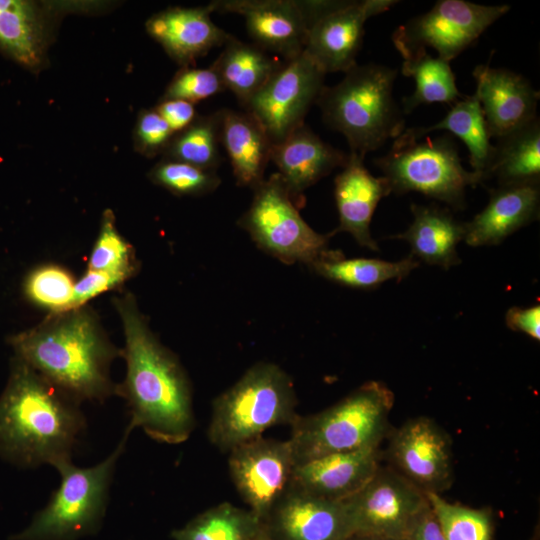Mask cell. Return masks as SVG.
<instances>
[{
	"label": "cell",
	"mask_w": 540,
	"mask_h": 540,
	"mask_svg": "<svg viewBox=\"0 0 540 540\" xmlns=\"http://www.w3.org/2000/svg\"><path fill=\"white\" fill-rule=\"evenodd\" d=\"M122 321L126 377L116 385L130 409L129 426L167 444L186 441L195 427L192 388L178 358L151 331L131 294L114 300Z\"/></svg>",
	"instance_id": "obj_1"
},
{
	"label": "cell",
	"mask_w": 540,
	"mask_h": 540,
	"mask_svg": "<svg viewBox=\"0 0 540 540\" xmlns=\"http://www.w3.org/2000/svg\"><path fill=\"white\" fill-rule=\"evenodd\" d=\"M79 404L16 357L0 397V454L27 467L71 459L86 426Z\"/></svg>",
	"instance_id": "obj_2"
},
{
	"label": "cell",
	"mask_w": 540,
	"mask_h": 540,
	"mask_svg": "<svg viewBox=\"0 0 540 540\" xmlns=\"http://www.w3.org/2000/svg\"><path fill=\"white\" fill-rule=\"evenodd\" d=\"M11 344L17 358L78 402L102 401L116 392L109 368L122 351L85 306L50 315L13 336Z\"/></svg>",
	"instance_id": "obj_3"
},
{
	"label": "cell",
	"mask_w": 540,
	"mask_h": 540,
	"mask_svg": "<svg viewBox=\"0 0 540 540\" xmlns=\"http://www.w3.org/2000/svg\"><path fill=\"white\" fill-rule=\"evenodd\" d=\"M397 69L356 64L334 86H324L316 104L324 122L344 135L350 152L364 158L405 130L393 88Z\"/></svg>",
	"instance_id": "obj_4"
},
{
	"label": "cell",
	"mask_w": 540,
	"mask_h": 540,
	"mask_svg": "<svg viewBox=\"0 0 540 540\" xmlns=\"http://www.w3.org/2000/svg\"><path fill=\"white\" fill-rule=\"evenodd\" d=\"M393 392L368 381L334 405L292 422L288 439L296 465L322 456L379 448L391 432Z\"/></svg>",
	"instance_id": "obj_5"
},
{
	"label": "cell",
	"mask_w": 540,
	"mask_h": 540,
	"mask_svg": "<svg viewBox=\"0 0 540 540\" xmlns=\"http://www.w3.org/2000/svg\"><path fill=\"white\" fill-rule=\"evenodd\" d=\"M296 406L290 376L274 363H256L213 401L208 439L228 453L268 428L291 425L299 415Z\"/></svg>",
	"instance_id": "obj_6"
},
{
	"label": "cell",
	"mask_w": 540,
	"mask_h": 540,
	"mask_svg": "<svg viewBox=\"0 0 540 540\" xmlns=\"http://www.w3.org/2000/svg\"><path fill=\"white\" fill-rule=\"evenodd\" d=\"M374 163L390 193L418 192L453 209H463L466 188L482 182L463 167L457 145L447 134L419 139L400 134L392 148Z\"/></svg>",
	"instance_id": "obj_7"
},
{
	"label": "cell",
	"mask_w": 540,
	"mask_h": 540,
	"mask_svg": "<svg viewBox=\"0 0 540 540\" xmlns=\"http://www.w3.org/2000/svg\"><path fill=\"white\" fill-rule=\"evenodd\" d=\"M132 430L128 425L113 452L92 467L80 468L71 459L57 463L60 486L29 527L13 539L70 540L94 529L105 511L114 469Z\"/></svg>",
	"instance_id": "obj_8"
},
{
	"label": "cell",
	"mask_w": 540,
	"mask_h": 540,
	"mask_svg": "<svg viewBox=\"0 0 540 540\" xmlns=\"http://www.w3.org/2000/svg\"><path fill=\"white\" fill-rule=\"evenodd\" d=\"M253 191L252 202L237 223L261 250L285 264L299 262L309 267L342 254L328 248L331 233L316 232L302 218L278 173Z\"/></svg>",
	"instance_id": "obj_9"
},
{
	"label": "cell",
	"mask_w": 540,
	"mask_h": 540,
	"mask_svg": "<svg viewBox=\"0 0 540 540\" xmlns=\"http://www.w3.org/2000/svg\"><path fill=\"white\" fill-rule=\"evenodd\" d=\"M509 9L508 5L439 0L426 13L400 25L391 38L403 58L433 48L437 57L450 62L472 46Z\"/></svg>",
	"instance_id": "obj_10"
},
{
	"label": "cell",
	"mask_w": 540,
	"mask_h": 540,
	"mask_svg": "<svg viewBox=\"0 0 540 540\" xmlns=\"http://www.w3.org/2000/svg\"><path fill=\"white\" fill-rule=\"evenodd\" d=\"M325 73L304 53L286 60L243 106L276 144L297 128L323 89Z\"/></svg>",
	"instance_id": "obj_11"
},
{
	"label": "cell",
	"mask_w": 540,
	"mask_h": 540,
	"mask_svg": "<svg viewBox=\"0 0 540 540\" xmlns=\"http://www.w3.org/2000/svg\"><path fill=\"white\" fill-rule=\"evenodd\" d=\"M341 502L351 536L404 540L411 523L428 504V499L425 493L381 463L358 492Z\"/></svg>",
	"instance_id": "obj_12"
},
{
	"label": "cell",
	"mask_w": 540,
	"mask_h": 540,
	"mask_svg": "<svg viewBox=\"0 0 540 540\" xmlns=\"http://www.w3.org/2000/svg\"><path fill=\"white\" fill-rule=\"evenodd\" d=\"M385 458L391 469L425 494L450 488L453 478L452 442L432 418L419 416L391 430Z\"/></svg>",
	"instance_id": "obj_13"
},
{
	"label": "cell",
	"mask_w": 540,
	"mask_h": 540,
	"mask_svg": "<svg viewBox=\"0 0 540 540\" xmlns=\"http://www.w3.org/2000/svg\"><path fill=\"white\" fill-rule=\"evenodd\" d=\"M231 480L261 521L290 485L296 465L289 440L260 436L229 452Z\"/></svg>",
	"instance_id": "obj_14"
},
{
	"label": "cell",
	"mask_w": 540,
	"mask_h": 540,
	"mask_svg": "<svg viewBox=\"0 0 540 540\" xmlns=\"http://www.w3.org/2000/svg\"><path fill=\"white\" fill-rule=\"evenodd\" d=\"M394 0L333 1L308 27L304 53L326 74L357 64L366 21L397 4Z\"/></svg>",
	"instance_id": "obj_15"
},
{
	"label": "cell",
	"mask_w": 540,
	"mask_h": 540,
	"mask_svg": "<svg viewBox=\"0 0 540 540\" xmlns=\"http://www.w3.org/2000/svg\"><path fill=\"white\" fill-rule=\"evenodd\" d=\"M262 524L273 540H346L351 536L342 502L310 495L291 482Z\"/></svg>",
	"instance_id": "obj_16"
},
{
	"label": "cell",
	"mask_w": 540,
	"mask_h": 540,
	"mask_svg": "<svg viewBox=\"0 0 540 540\" xmlns=\"http://www.w3.org/2000/svg\"><path fill=\"white\" fill-rule=\"evenodd\" d=\"M208 5L212 12L243 16L253 43L285 61L304 51L308 22L300 0H217Z\"/></svg>",
	"instance_id": "obj_17"
},
{
	"label": "cell",
	"mask_w": 540,
	"mask_h": 540,
	"mask_svg": "<svg viewBox=\"0 0 540 540\" xmlns=\"http://www.w3.org/2000/svg\"><path fill=\"white\" fill-rule=\"evenodd\" d=\"M477 98L490 138H500L537 118L539 92L521 74L489 64L475 67Z\"/></svg>",
	"instance_id": "obj_18"
},
{
	"label": "cell",
	"mask_w": 540,
	"mask_h": 540,
	"mask_svg": "<svg viewBox=\"0 0 540 540\" xmlns=\"http://www.w3.org/2000/svg\"><path fill=\"white\" fill-rule=\"evenodd\" d=\"M382 459L380 448L322 456L295 465L291 483L310 495L341 502L370 480Z\"/></svg>",
	"instance_id": "obj_19"
},
{
	"label": "cell",
	"mask_w": 540,
	"mask_h": 540,
	"mask_svg": "<svg viewBox=\"0 0 540 540\" xmlns=\"http://www.w3.org/2000/svg\"><path fill=\"white\" fill-rule=\"evenodd\" d=\"M348 156L303 124L282 141L272 144L270 161L278 168L277 173L291 198L301 208L304 191L334 169L343 167Z\"/></svg>",
	"instance_id": "obj_20"
},
{
	"label": "cell",
	"mask_w": 540,
	"mask_h": 540,
	"mask_svg": "<svg viewBox=\"0 0 540 540\" xmlns=\"http://www.w3.org/2000/svg\"><path fill=\"white\" fill-rule=\"evenodd\" d=\"M209 5L172 7L153 15L146 23L149 35L182 67H189L211 49L224 46L233 35L217 26Z\"/></svg>",
	"instance_id": "obj_21"
},
{
	"label": "cell",
	"mask_w": 540,
	"mask_h": 540,
	"mask_svg": "<svg viewBox=\"0 0 540 540\" xmlns=\"http://www.w3.org/2000/svg\"><path fill=\"white\" fill-rule=\"evenodd\" d=\"M363 160L350 152L342 171L335 177L334 197L339 225L331 235L348 232L360 246L378 251L370 233V223L380 200L391 193L386 180L372 175Z\"/></svg>",
	"instance_id": "obj_22"
},
{
	"label": "cell",
	"mask_w": 540,
	"mask_h": 540,
	"mask_svg": "<svg viewBox=\"0 0 540 540\" xmlns=\"http://www.w3.org/2000/svg\"><path fill=\"white\" fill-rule=\"evenodd\" d=\"M538 184L505 185L490 192L485 208L465 223L469 246L500 244L509 235L538 219Z\"/></svg>",
	"instance_id": "obj_23"
},
{
	"label": "cell",
	"mask_w": 540,
	"mask_h": 540,
	"mask_svg": "<svg viewBox=\"0 0 540 540\" xmlns=\"http://www.w3.org/2000/svg\"><path fill=\"white\" fill-rule=\"evenodd\" d=\"M220 143L230 160L237 185L254 189L264 180L272 142L247 111L218 110Z\"/></svg>",
	"instance_id": "obj_24"
},
{
	"label": "cell",
	"mask_w": 540,
	"mask_h": 540,
	"mask_svg": "<svg viewBox=\"0 0 540 540\" xmlns=\"http://www.w3.org/2000/svg\"><path fill=\"white\" fill-rule=\"evenodd\" d=\"M413 222L393 238L405 240L411 255L425 263L449 269L460 263L457 246L464 240L465 223L444 208L412 204Z\"/></svg>",
	"instance_id": "obj_25"
},
{
	"label": "cell",
	"mask_w": 540,
	"mask_h": 540,
	"mask_svg": "<svg viewBox=\"0 0 540 540\" xmlns=\"http://www.w3.org/2000/svg\"><path fill=\"white\" fill-rule=\"evenodd\" d=\"M438 130H446L465 143L472 171L481 181L486 180L494 145L490 142L482 109L475 95L463 96L452 104L439 122L425 127L407 128L401 134L411 139H419Z\"/></svg>",
	"instance_id": "obj_26"
},
{
	"label": "cell",
	"mask_w": 540,
	"mask_h": 540,
	"mask_svg": "<svg viewBox=\"0 0 540 540\" xmlns=\"http://www.w3.org/2000/svg\"><path fill=\"white\" fill-rule=\"evenodd\" d=\"M267 51L234 36L212 63L226 88L244 106L281 66Z\"/></svg>",
	"instance_id": "obj_27"
},
{
	"label": "cell",
	"mask_w": 540,
	"mask_h": 540,
	"mask_svg": "<svg viewBox=\"0 0 540 540\" xmlns=\"http://www.w3.org/2000/svg\"><path fill=\"white\" fill-rule=\"evenodd\" d=\"M496 178L499 186L538 184L540 181V122L528 124L498 138L486 180Z\"/></svg>",
	"instance_id": "obj_28"
},
{
	"label": "cell",
	"mask_w": 540,
	"mask_h": 540,
	"mask_svg": "<svg viewBox=\"0 0 540 540\" xmlns=\"http://www.w3.org/2000/svg\"><path fill=\"white\" fill-rule=\"evenodd\" d=\"M46 32L41 12L28 1L0 0V48L34 68L43 60Z\"/></svg>",
	"instance_id": "obj_29"
},
{
	"label": "cell",
	"mask_w": 540,
	"mask_h": 540,
	"mask_svg": "<svg viewBox=\"0 0 540 540\" xmlns=\"http://www.w3.org/2000/svg\"><path fill=\"white\" fill-rule=\"evenodd\" d=\"M419 266L412 255L396 261L375 258H344L343 253L313 263L310 268L334 283L358 289L375 288L382 283L402 280Z\"/></svg>",
	"instance_id": "obj_30"
},
{
	"label": "cell",
	"mask_w": 540,
	"mask_h": 540,
	"mask_svg": "<svg viewBox=\"0 0 540 540\" xmlns=\"http://www.w3.org/2000/svg\"><path fill=\"white\" fill-rule=\"evenodd\" d=\"M403 59L402 74L415 81L413 94L403 98L404 114L411 113L422 104L452 105L463 97L449 62L433 57L426 51Z\"/></svg>",
	"instance_id": "obj_31"
},
{
	"label": "cell",
	"mask_w": 540,
	"mask_h": 540,
	"mask_svg": "<svg viewBox=\"0 0 540 540\" xmlns=\"http://www.w3.org/2000/svg\"><path fill=\"white\" fill-rule=\"evenodd\" d=\"M263 529L262 521L249 509L220 503L198 514L172 532L174 540H253Z\"/></svg>",
	"instance_id": "obj_32"
},
{
	"label": "cell",
	"mask_w": 540,
	"mask_h": 540,
	"mask_svg": "<svg viewBox=\"0 0 540 540\" xmlns=\"http://www.w3.org/2000/svg\"><path fill=\"white\" fill-rule=\"evenodd\" d=\"M219 111L198 116L185 130L175 134L163 153L165 159L216 171L222 162L220 154Z\"/></svg>",
	"instance_id": "obj_33"
},
{
	"label": "cell",
	"mask_w": 540,
	"mask_h": 540,
	"mask_svg": "<svg viewBox=\"0 0 540 540\" xmlns=\"http://www.w3.org/2000/svg\"><path fill=\"white\" fill-rule=\"evenodd\" d=\"M120 277L124 281L138 270L132 245L119 233L112 211L103 213L98 237L94 243L88 268Z\"/></svg>",
	"instance_id": "obj_34"
},
{
	"label": "cell",
	"mask_w": 540,
	"mask_h": 540,
	"mask_svg": "<svg viewBox=\"0 0 540 540\" xmlns=\"http://www.w3.org/2000/svg\"><path fill=\"white\" fill-rule=\"evenodd\" d=\"M426 496L445 540H491L493 524L488 509L450 503L436 493Z\"/></svg>",
	"instance_id": "obj_35"
},
{
	"label": "cell",
	"mask_w": 540,
	"mask_h": 540,
	"mask_svg": "<svg viewBox=\"0 0 540 540\" xmlns=\"http://www.w3.org/2000/svg\"><path fill=\"white\" fill-rule=\"evenodd\" d=\"M75 279L56 264L36 267L27 275L24 293L28 300L50 312V315L73 310Z\"/></svg>",
	"instance_id": "obj_36"
},
{
	"label": "cell",
	"mask_w": 540,
	"mask_h": 540,
	"mask_svg": "<svg viewBox=\"0 0 540 540\" xmlns=\"http://www.w3.org/2000/svg\"><path fill=\"white\" fill-rule=\"evenodd\" d=\"M155 184L179 196H201L213 192L221 184L216 171L163 159L149 173Z\"/></svg>",
	"instance_id": "obj_37"
},
{
	"label": "cell",
	"mask_w": 540,
	"mask_h": 540,
	"mask_svg": "<svg viewBox=\"0 0 540 540\" xmlns=\"http://www.w3.org/2000/svg\"><path fill=\"white\" fill-rule=\"evenodd\" d=\"M216 68L182 67L169 83L163 98L186 100L193 104L225 91Z\"/></svg>",
	"instance_id": "obj_38"
},
{
	"label": "cell",
	"mask_w": 540,
	"mask_h": 540,
	"mask_svg": "<svg viewBox=\"0 0 540 540\" xmlns=\"http://www.w3.org/2000/svg\"><path fill=\"white\" fill-rule=\"evenodd\" d=\"M174 133L155 110H143L138 116L135 127L137 149L148 157L164 153Z\"/></svg>",
	"instance_id": "obj_39"
},
{
	"label": "cell",
	"mask_w": 540,
	"mask_h": 540,
	"mask_svg": "<svg viewBox=\"0 0 540 540\" xmlns=\"http://www.w3.org/2000/svg\"><path fill=\"white\" fill-rule=\"evenodd\" d=\"M125 281L118 276L87 269L75 282L73 309L85 306L92 298L115 289Z\"/></svg>",
	"instance_id": "obj_40"
},
{
	"label": "cell",
	"mask_w": 540,
	"mask_h": 540,
	"mask_svg": "<svg viewBox=\"0 0 540 540\" xmlns=\"http://www.w3.org/2000/svg\"><path fill=\"white\" fill-rule=\"evenodd\" d=\"M155 110L174 135L188 128L198 117L195 104L176 98H162Z\"/></svg>",
	"instance_id": "obj_41"
},
{
	"label": "cell",
	"mask_w": 540,
	"mask_h": 540,
	"mask_svg": "<svg viewBox=\"0 0 540 540\" xmlns=\"http://www.w3.org/2000/svg\"><path fill=\"white\" fill-rule=\"evenodd\" d=\"M505 323L513 331L540 339V306L511 307L505 315Z\"/></svg>",
	"instance_id": "obj_42"
},
{
	"label": "cell",
	"mask_w": 540,
	"mask_h": 540,
	"mask_svg": "<svg viewBox=\"0 0 540 540\" xmlns=\"http://www.w3.org/2000/svg\"><path fill=\"white\" fill-rule=\"evenodd\" d=\"M404 540H445L429 501L414 518Z\"/></svg>",
	"instance_id": "obj_43"
},
{
	"label": "cell",
	"mask_w": 540,
	"mask_h": 540,
	"mask_svg": "<svg viewBox=\"0 0 540 540\" xmlns=\"http://www.w3.org/2000/svg\"><path fill=\"white\" fill-rule=\"evenodd\" d=\"M346 540H396V539L382 538V537H376V536L352 535Z\"/></svg>",
	"instance_id": "obj_44"
},
{
	"label": "cell",
	"mask_w": 540,
	"mask_h": 540,
	"mask_svg": "<svg viewBox=\"0 0 540 540\" xmlns=\"http://www.w3.org/2000/svg\"><path fill=\"white\" fill-rule=\"evenodd\" d=\"M253 540H273V539L269 537V535L265 532L263 528L262 531Z\"/></svg>",
	"instance_id": "obj_45"
}]
</instances>
